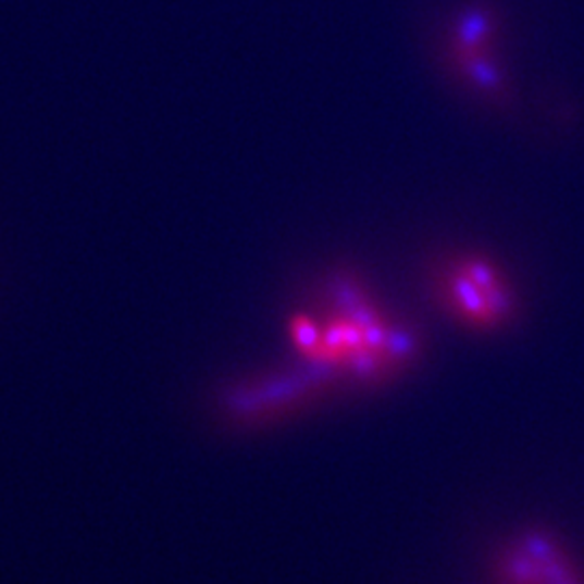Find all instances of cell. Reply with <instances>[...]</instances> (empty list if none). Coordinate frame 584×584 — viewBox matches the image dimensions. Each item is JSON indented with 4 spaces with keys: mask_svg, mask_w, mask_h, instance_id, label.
Returning a JSON list of instances; mask_svg holds the SVG:
<instances>
[{
    "mask_svg": "<svg viewBox=\"0 0 584 584\" xmlns=\"http://www.w3.org/2000/svg\"><path fill=\"white\" fill-rule=\"evenodd\" d=\"M439 293L446 308L465 325L476 330H494L511 314V293L500 271L479 258L452 262L442 279Z\"/></svg>",
    "mask_w": 584,
    "mask_h": 584,
    "instance_id": "3957f363",
    "label": "cell"
},
{
    "mask_svg": "<svg viewBox=\"0 0 584 584\" xmlns=\"http://www.w3.org/2000/svg\"><path fill=\"white\" fill-rule=\"evenodd\" d=\"M288 334L295 351L323 371L364 377L386 366L388 334L364 308L301 310Z\"/></svg>",
    "mask_w": 584,
    "mask_h": 584,
    "instance_id": "6da1fadb",
    "label": "cell"
},
{
    "mask_svg": "<svg viewBox=\"0 0 584 584\" xmlns=\"http://www.w3.org/2000/svg\"><path fill=\"white\" fill-rule=\"evenodd\" d=\"M485 568L492 584H584L583 555L546 524H526L502 535Z\"/></svg>",
    "mask_w": 584,
    "mask_h": 584,
    "instance_id": "7a4b0ae2",
    "label": "cell"
}]
</instances>
